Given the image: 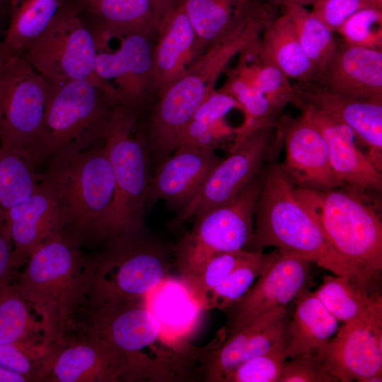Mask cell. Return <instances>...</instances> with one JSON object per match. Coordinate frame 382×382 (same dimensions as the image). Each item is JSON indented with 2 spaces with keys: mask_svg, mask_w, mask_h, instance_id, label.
<instances>
[{
  "mask_svg": "<svg viewBox=\"0 0 382 382\" xmlns=\"http://www.w3.org/2000/svg\"><path fill=\"white\" fill-rule=\"evenodd\" d=\"M145 297L82 306L74 316L75 328L103 340L124 355L137 382L191 381L203 350L166 335L148 309Z\"/></svg>",
  "mask_w": 382,
  "mask_h": 382,
  "instance_id": "6da1fadb",
  "label": "cell"
},
{
  "mask_svg": "<svg viewBox=\"0 0 382 382\" xmlns=\"http://www.w3.org/2000/svg\"><path fill=\"white\" fill-rule=\"evenodd\" d=\"M37 173L54 196L61 233L74 245L108 246L115 193L113 169L103 142L57 155Z\"/></svg>",
  "mask_w": 382,
  "mask_h": 382,
  "instance_id": "7a4b0ae2",
  "label": "cell"
},
{
  "mask_svg": "<svg viewBox=\"0 0 382 382\" xmlns=\"http://www.w3.org/2000/svg\"><path fill=\"white\" fill-rule=\"evenodd\" d=\"M272 157L265 169L253 237L245 248L259 252L274 246L282 254L314 262L361 286L354 272L330 244L319 223L298 199L294 187Z\"/></svg>",
  "mask_w": 382,
  "mask_h": 382,
  "instance_id": "3957f363",
  "label": "cell"
},
{
  "mask_svg": "<svg viewBox=\"0 0 382 382\" xmlns=\"http://www.w3.org/2000/svg\"><path fill=\"white\" fill-rule=\"evenodd\" d=\"M267 25L263 14L251 13L198 56L182 76L158 93L149 127V143L154 151L165 156L177 149L183 130L215 91L216 81L228 63L260 36Z\"/></svg>",
  "mask_w": 382,
  "mask_h": 382,
  "instance_id": "277c9868",
  "label": "cell"
},
{
  "mask_svg": "<svg viewBox=\"0 0 382 382\" xmlns=\"http://www.w3.org/2000/svg\"><path fill=\"white\" fill-rule=\"evenodd\" d=\"M294 192L360 284L368 289L382 270V223L374 195L346 187H294Z\"/></svg>",
  "mask_w": 382,
  "mask_h": 382,
  "instance_id": "5b68a950",
  "label": "cell"
},
{
  "mask_svg": "<svg viewBox=\"0 0 382 382\" xmlns=\"http://www.w3.org/2000/svg\"><path fill=\"white\" fill-rule=\"evenodd\" d=\"M83 269L81 250L59 233L35 250L12 283L40 317L45 346L66 342Z\"/></svg>",
  "mask_w": 382,
  "mask_h": 382,
  "instance_id": "8992f818",
  "label": "cell"
},
{
  "mask_svg": "<svg viewBox=\"0 0 382 382\" xmlns=\"http://www.w3.org/2000/svg\"><path fill=\"white\" fill-rule=\"evenodd\" d=\"M49 83L39 138L29 156L35 169L57 155L103 142L115 105L92 80Z\"/></svg>",
  "mask_w": 382,
  "mask_h": 382,
  "instance_id": "52a82bcc",
  "label": "cell"
},
{
  "mask_svg": "<svg viewBox=\"0 0 382 382\" xmlns=\"http://www.w3.org/2000/svg\"><path fill=\"white\" fill-rule=\"evenodd\" d=\"M163 243L146 237L120 243L92 255L83 254L79 306H100L144 298L170 276L175 262Z\"/></svg>",
  "mask_w": 382,
  "mask_h": 382,
  "instance_id": "ba28073f",
  "label": "cell"
},
{
  "mask_svg": "<svg viewBox=\"0 0 382 382\" xmlns=\"http://www.w3.org/2000/svg\"><path fill=\"white\" fill-rule=\"evenodd\" d=\"M137 129V110L115 105L103 139L115 181L110 238L105 248L148 236L146 197L150 180L149 152Z\"/></svg>",
  "mask_w": 382,
  "mask_h": 382,
  "instance_id": "9c48e42d",
  "label": "cell"
},
{
  "mask_svg": "<svg viewBox=\"0 0 382 382\" xmlns=\"http://www.w3.org/2000/svg\"><path fill=\"white\" fill-rule=\"evenodd\" d=\"M98 49L93 32L75 2L63 6L27 47L23 56L47 80H92Z\"/></svg>",
  "mask_w": 382,
  "mask_h": 382,
  "instance_id": "30bf717a",
  "label": "cell"
},
{
  "mask_svg": "<svg viewBox=\"0 0 382 382\" xmlns=\"http://www.w3.org/2000/svg\"><path fill=\"white\" fill-rule=\"evenodd\" d=\"M49 81L23 55L0 57V141L29 161L40 135Z\"/></svg>",
  "mask_w": 382,
  "mask_h": 382,
  "instance_id": "8fae6325",
  "label": "cell"
},
{
  "mask_svg": "<svg viewBox=\"0 0 382 382\" xmlns=\"http://www.w3.org/2000/svg\"><path fill=\"white\" fill-rule=\"evenodd\" d=\"M281 137L277 125L267 126L231 148V154L213 168L195 196L179 209L171 226H179L191 217L235 199L261 172Z\"/></svg>",
  "mask_w": 382,
  "mask_h": 382,
  "instance_id": "7c38bea8",
  "label": "cell"
},
{
  "mask_svg": "<svg viewBox=\"0 0 382 382\" xmlns=\"http://www.w3.org/2000/svg\"><path fill=\"white\" fill-rule=\"evenodd\" d=\"M154 35L134 33L120 37L115 52L98 51L97 80L115 105L137 110L155 90Z\"/></svg>",
  "mask_w": 382,
  "mask_h": 382,
  "instance_id": "4fadbf2b",
  "label": "cell"
},
{
  "mask_svg": "<svg viewBox=\"0 0 382 382\" xmlns=\"http://www.w3.org/2000/svg\"><path fill=\"white\" fill-rule=\"evenodd\" d=\"M312 262L297 256L272 253L255 284L224 311L229 335L255 319L287 306L306 288Z\"/></svg>",
  "mask_w": 382,
  "mask_h": 382,
  "instance_id": "5bb4252c",
  "label": "cell"
},
{
  "mask_svg": "<svg viewBox=\"0 0 382 382\" xmlns=\"http://www.w3.org/2000/svg\"><path fill=\"white\" fill-rule=\"evenodd\" d=\"M42 381L136 382L129 364L119 351L86 335L50 345Z\"/></svg>",
  "mask_w": 382,
  "mask_h": 382,
  "instance_id": "9a60e30c",
  "label": "cell"
},
{
  "mask_svg": "<svg viewBox=\"0 0 382 382\" xmlns=\"http://www.w3.org/2000/svg\"><path fill=\"white\" fill-rule=\"evenodd\" d=\"M264 174L265 169L231 202L195 216L191 231L180 243L212 253L244 249L253 237Z\"/></svg>",
  "mask_w": 382,
  "mask_h": 382,
  "instance_id": "2e32d148",
  "label": "cell"
},
{
  "mask_svg": "<svg viewBox=\"0 0 382 382\" xmlns=\"http://www.w3.org/2000/svg\"><path fill=\"white\" fill-rule=\"evenodd\" d=\"M382 321L344 323L316 349L326 369L338 381H382Z\"/></svg>",
  "mask_w": 382,
  "mask_h": 382,
  "instance_id": "e0dca14e",
  "label": "cell"
},
{
  "mask_svg": "<svg viewBox=\"0 0 382 382\" xmlns=\"http://www.w3.org/2000/svg\"><path fill=\"white\" fill-rule=\"evenodd\" d=\"M285 147L281 169L294 187L328 190L344 187L330 161L327 144L319 129L303 112L281 117L278 124Z\"/></svg>",
  "mask_w": 382,
  "mask_h": 382,
  "instance_id": "ac0fdd59",
  "label": "cell"
},
{
  "mask_svg": "<svg viewBox=\"0 0 382 382\" xmlns=\"http://www.w3.org/2000/svg\"><path fill=\"white\" fill-rule=\"evenodd\" d=\"M319 129L328 146L331 167L344 187L374 195L382 190V172L357 145L347 125L310 105H296Z\"/></svg>",
  "mask_w": 382,
  "mask_h": 382,
  "instance_id": "d6986e66",
  "label": "cell"
},
{
  "mask_svg": "<svg viewBox=\"0 0 382 382\" xmlns=\"http://www.w3.org/2000/svg\"><path fill=\"white\" fill-rule=\"evenodd\" d=\"M293 104L315 107L349 127L366 154L382 171V103L353 99L337 93L314 81L293 84Z\"/></svg>",
  "mask_w": 382,
  "mask_h": 382,
  "instance_id": "ffe728a7",
  "label": "cell"
},
{
  "mask_svg": "<svg viewBox=\"0 0 382 382\" xmlns=\"http://www.w3.org/2000/svg\"><path fill=\"white\" fill-rule=\"evenodd\" d=\"M288 308L279 307L229 335L221 346L204 349L199 374L208 382H224L239 364L267 349L287 331Z\"/></svg>",
  "mask_w": 382,
  "mask_h": 382,
  "instance_id": "44dd1931",
  "label": "cell"
},
{
  "mask_svg": "<svg viewBox=\"0 0 382 382\" xmlns=\"http://www.w3.org/2000/svg\"><path fill=\"white\" fill-rule=\"evenodd\" d=\"M221 160L214 149L179 146L149 180L146 204L163 199L169 207L180 209Z\"/></svg>",
  "mask_w": 382,
  "mask_h": 382,
  "instance_id": "7402d4cb",
  "label": "cell"
},
{
  "mask_svg": "<svg viewBox=\"0 0 382 382\" xmlns=\"http://www.w3.org/2000/svg\"><path fill=\"white\" fill-rule=\"evenodd\" d=\"M311 81L353 99L382 103V50L337 44L326 70Z\"/></svg>",
  "mask_w": 382,
  "mask_h": 382,
  "instance_id": "603a6c76",
  "label": "cell"
},
{
  "mask_svg": "<svg viewBox=\"0 0 382 382\" xmlns=\"http://www.w3.org/2000/svg\"><path fill=\"white\" fill-rule=\"evenodd\" d=\"M13 246V266L19 268L45 241L61 233L57 202L50 187L42 181L25 200L4 214Z\"/></svg>",
  "mask_w": 382,
  "mask_h": 382,
  "instance_id": "cb8c5ba5",
  "label": "cell"
},
{
  "mask_svg": "<svg viewBox=\"0 0 382 382\" xmlns=\"http://www.w3.org/2000/svg\"><path fill=\"white\" fill-rule=\"evenodd\" d=\"M154 48L155 90L158 93L175 82L200 53L192 24L178 3L160 19Z\"/></svg>",
  "mask_w": 382,
  "mask_h": 382,
  "instance_id": "d4e9b609",
  "label": "cell"
},
{
  "mask_svg": "<svg viewBox=\"0 0 382 382\" xmlns=\"http://www.w3.org/2000/svg\"><path fill=\"white\" fill-rule=\"evenodd\" d=\"M81 14L95 19L98 47L110 37L142 33L155 35L160 18L152 0H76Z\"/></svg>",
  "mask_w": 382,
  "mask_h": 382,
  "instance_id": "484cf974",
  "label": "cell"
},
{
  "mask_svg": "<svg viewBox=\"0 0 382 382\" xmlns=\"http://www.w3.org/2000/svg\"><path fill=\"white\" fill-rule=\"evenodd\" d=\"M145 301L163 332L184 342L195 332L204 311L179 277L164 279L148 293Z\"/></svg>",
  "mask_w": 382,
  "mask_h": 382,
  "instance_id": "4316f807",
  "label": "cell"
},
{
  "mask_svg": "<svg viewBox=\"0 0 382 382\" xmlns=\"http://www.w3.org/2000/svg\"><path fill=\"white\" fill-rule=\"evenodd\" d=\"M245 253V249L207 252L180 244L174 248L179 278L204 311L209 294L226 278Z\"/></svg>",
  "mask_w": 382,
  "mask_h": 382,
  "instance_id": "83f0119b",
  "label": "cell"
},
{
  "mask_svg": "<svg viewBox=\"0 0 382 382\" xmlns=\"http://www.w3.org/2000/svg\"><path fill=\"white\" fill-rule=\"evenodd\" d=\"M267 0H179L201 54L239 25Z\"/></svg>",
  "mask_w": 382,
  "mask_h": 382,
  "instance_id": "f1b7e54d",
  "label": "cell"
},
{
  "mask_svg": "<svg viewBox=\"0 0 382 382\" xmlns=\"http://www.w3.org/2000/svg\"><path fill=\"white\" fill-rule=\"evenodd\" d=\"M295 308L287 327V357L317 349L339 328V321L326 308L315 291L303 289L296 298Z\"/></svg>",
  "mask_w": 382,
  "mask_h": 382,
  "instance_id": "f546056e",
  "label": "cell"
},
{
  "mask_svg": "<svg viewBox=\"0 0 382 382\" xmlns=\"http://www.w3.org/2000/svg\"><path fill=\"white\" fill-rule=\"evenodd\" d=\"M315 292L338 321H382L381 296L347 277L325 274Z\"/></svg>",
  "mask_w": 382,
  "mask_h": 382,
  "instance_id": "4dcf8cb0",
  "label": "cell"
},
{
  "mask_svg": "<svg viewBox=\"0 0 382 382\" xmlns=\"http://www.w3.org/2000/svg\"><path fill=\"white\" fill-rule=\"evenodd\" d=\"M263 50L289 79L306 82L315 77L313 64L304 52L293 23L286 12L275 17L263 30Z\"/></svg>",
  "mask_w": 382,
  "mask_h": 382,
  "instance_id": "1f68e13d",
  "label": "cell"
},
{
  "mask_svg": "<svg viewBox=\"0 0 382 382\" xmlns=\"http://www.w3.org/2000/svg\"><path fill=\"white\" fill-rule=\"evenodd\" d=\"M65 0H13L2 53L23 55L48 26Z\"/></svg>",
  "mask_w": 382,
  "mask_h": 382,
  "instance_id": "d6a6232c",
  "label": "cell"
},
{
  "mask_svg": "<svg viewBox=\"0 0 382 382\" xmlns=\"http://www.w3.org/2000/svg\"><path fill=\"white\" fill-rule=\"evenodd\" d=\"M240 54L235 72L245 78L264 93L278 108L283 110L293 103L296 91L289 78L266 55L261 38L256 37Z\"/></svg>",
  "mask_w": 382,
  "mask_h": 382,
  "instance_id": "836d02e7",
  "label": "cell"
},
{
  "mask_svg": "<svg viewBox=\"0 0 382 382\" xmlns=\"http://www.w3.org/2000/svg\"><path fill=\"white\" fill-rule=\"evenodd\" d=\"M234 108L242 110L235 98L223 91H214L198 108L183 130L178 147L214 149L219 139L231 133V129L224 119Z\"/></svg>",
  "mask_w": 382,
  "mask_h": 382,
  "instance_id": "e575fe53",
  "label": "cell"
},
{
  "mask_svg": "<svg viewBox=\"0 0 382 382\" xmlns=\"http://www.w3.org/2000/svg\"><path fill=\"white\" fill-rule=\"evenodd\" d=\"M289 16L299 41L313 65L315 77L323 74L331 62L337 47L333 32L304 6H282Z\"/></svg>",
  "mask_w": 382,
  "mask_h": 382,
  "instance_id": "d590c367",
  "label": "cell"
},
{
  "mask_svg": "<svg viewBox=\"0 0 382 382\" xmlns=\"http://www.w3.org/2000/svg\"><path fill=\"white\" fill-rule=\"evenodd\" d=\"M30 310L13 284L0 291V344H44L40 323Z\"/></svg>",
  "mask_w": 382,
  "mask_h": 382,
  "instance_id": "8d00e7d4",
  "label": "cell"
},
{
  "mask_svg": "<svg viewBox=\"0 0 382 382\" xmlns=\"http://www.w3.org/2000/svg\"><path fill=\"white\" fill-rule=\"evenodd\" d=\"M38 184L36 169L23 155L0 147V214L29 197Z\"/></svg>",
  "mask_w": 382,
  "mask_h": 382,
  "instance_id": "74e56055",
  "label": "cell"
},
{
  "mask_svg": "<svg viewBox=\"0 0 382 382\" xmlns=\"http://www.w3.org/2000/svg\"><path fill=\"white\" fill-rule=\"evenodd\" d=\"M271 254L245 250L240 262L226 278L208 296L204 311H224L241 299L252 286L267 264Z\"/></svg>",
  "mask_w": 382,
  "mask_h": 382,
  "instance_id": "f35d334b",
  "label": "cell"
},
{
  "mask_svg": "<svg viewBox=\"0 0 382 382\" xmlns=\"http://www.w3.org/2000/svg\"><path fill=\"white\" fill-rule=\"evenodd\" d=\"M287 331L265 352L239 364L224 382H278L286 355Z\"/></svg>",
  "mask_w": 382,
  "mask_h": 382,
  "instance_id": "ab89813d",
  "label": "cell"
},
{
  "mask_svg": "<svg viewBox=\"0 0 382 382\" xmlns=\"http://www.w3.org/2000/svg\"><path fill=\"white\" fill-rule=\"evenodd\" d=\"M50 346L42 344H0V365L28 377L31 382L42 381Z\"/></svg>",
  "mask_w": 382,
  "mask_h": 382,
  "instance_id": "60d3db41",
  "label": "cell"
},
{
  "mask_svg": "<svg viewBox=\"0 0 382 382\" xmlns=\"http://www.w3.org/2000/svg\"><path fill=\"white\" fill-rule=\"evenodd\" d=\"M337 31L347 44L382 50V8L362 9L350 16Z\"/></svg>",
  "mask_w": 382,
  "mask_h": 382,
  "instance_id": "b9f144b4",
  "label": "cell"
},
{
  "mask_svg": "<svg viewBox=\"0 0 382 382\" xmlns=\"http://www.w3.org/2000/svg\"><path fill=\"white\" fill-rule=\"evenodd\" d=\"M325 367L316 349L284 361L278 382H337Z\"/></svg>",
  "mask_w": 382,
  "mask_h": 382,
  "instance_id": "7bdbcfd3",
  "label": "cell"
},
{
  "mask_svg": "<svg viewBox=\"0 0 382 382\" xmlns=\"http://www.w3.org/2000/svg\"><path fill=\"white\" fill-rule=\"evenodd\" d=\"M312 6L311 13L335 32L359 11L367 8H382V0H319Z\"/></svg>",
  "mask_w": 382,
  "mask_h": 382,
  "instance_id": "ee69618b",
  "label": "cell"
},
{
  "mask_svg": "<svg viewBox=\"0 0 382 382\" xmlns=\"http://www.w3.org/2000/svg\"><path fill=\"white\" fill-rule=\"evenodd\" d=\"M13 266V246L4 215L0 214V291L11 284L16 277Z\"/></svg>",
  "mask_w": 382,
  "mask_h": 382,
  "instance_id": "f6af8a7d",
  "label": "cell"
},
{
  "mask_svg": "<svg viewBox=\"0 0 382 382\" xmlns=\"http://www.w3.org/2000/svg\"><path fill=\"white\" fill-rule=\"evenodd\" d=\"M0 382H31V381L28 377L0 365Z\"/></svg>",
  "mask_w": 382,
  "mask_h": 382,
  "instance_id": "bcb514c9",
  "label": "cell"
},
{
  "mask_svg": "<svg viewBox=\"0 0 382 382\" xmlns=\"http://www.w3.org/2000/svg\"><path fill=\"white\" fill-rule=\"evenodd\" d=\"M13 0H0V30L8 27Z\"/></svg>",
  "mask_w": 382,
  "mask_h": 382,
  "instance_id": "7dc6e473",
  "label": "cell"
},
{
  "mask_svg": "<svg viewBox=\"0 0 382 382\" xmlns=\"http://www.w3.org/2000/svg\"><path fill=\"white\" fill-rule=\"evenodd\" d=\"M157 14L161 19L162 16L167 12L169 9L176 5L179 0H152Z\"/></svg>",
  "mask_w": 382,
  "mask_h": 382,
  "instance_id": "c3c4849f",
  "label": "cell"
},
{
  "mask_svg": "<svg viewBox=\"0 0 382 382\" xmlns=\"http://www.w3.org/2000/svg\"><path fill=\"white\" fill-rule=\"evenodd\" d=\"M319 0H269L272 4L277 6H284L289 4H296L299 6L313 5Z\"/></svg>",
  "mask_w": 382,
  "mask_h": 382,
  "instance_id": "681fc988",
  "label": "cell"
},
{
  "mask_svg": "<svg viewBox=\"0 0 382 382\" xmlns=\"http://www.w3.org/2000/svg\"><path fill=\"white\" fill-rule=\"evenodd\" d=\"M2 54V45H1V40H0V57Z\"/></svg>",
  "mask_w": 382,
  "mask_h": 382,
  "instance_id": "f907efd6",
  "label": "cell"
},
{
  "mask_svg": "<svg viewBox=\"0 0 382 382\" xmlns=\"http://www.w3.org/2000/svg\"><path fill=\"white\" fill-rule=\"evenodd\" d=\"M1 146V141H0V147Z\"/></svg>",
  "mask_w": 382,
  "mask_h": 382,
  "instance_id": "816d5d0a",
  "label": "cell"
}]
</instances>
